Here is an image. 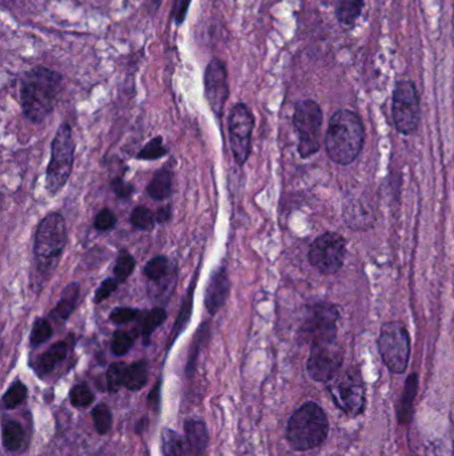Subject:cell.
<instances>
[{
    "label": "cell",
    "mask_w": 454,
    "mask_h": 456,
    "mask_svg": "<svg viewBox=\"0 0 454 456\" xmlns=\"http://www.w3.org/2000/svg\"><path fill=\"white\" fill-rule=\"evenodd\" d=\"M63 89V77L47 67L27 71L20 80V101L25 118L43 122L53 111Z\"/></svg>",
    "instance_id": "cell-1"
},
{
    "label": "cell",
    "mask_w": 454,
    "mask_h": 456,
    "mask_svg": "<svg viewBox=\"0 0 454 456\" xmlns=\"http://www.w3.org/2000/svg\"><path fill=\"white\" fill-rule=\"evenodd\" d=\"M364 141L365 127L360 115L345 108L332 115L325 134V148L332 162L352 165L363 150Z\"/></svg>",
    "instance_id": "cell-2"
},
{
    "label": "cell",
    "mask_w": 454,
    "mask_h": 456,
    "mask_svg": "<svg viewBox=\"0 0 454 456\" xmlns=\"http://www.w3.org/2000/svg\"><path fill=\"white\" fill-rule=\"evenodd\" d=\"M328 418L316 403H305L290 419L287 438L296 450H312L328 436Z\"/></svg>",
    "instance_id": "cell-3"
},
{
    "label": "cell",
    "mask_w": 454,
    "mask_h": 456,
    "mask_svg": "<svg viewBox=\"0 0 454 456\" xmlns=\"http://www.w3.org/2000/svg\"><path fill=\"white\" fill-rule=\"evenodd\" d=\"M75 158V141L68 125L58 128L51 146V159L47 167L46 186L52 195L58 194L71 177Z\"/></svg>",
    "instance_id": "cell-4"
},
{
    "label": "cell",
    "mask_w": 454,
    "mask_h": 456,
    "mask_svg": "<svg viewBox=\"0 0 454 456\" xmlns=\"http://www.w3.org/2000/svg\"><path fill=\"white\" fill-rule=\"evenodd\" d=\"M67 243V228L63 216L52 213L39 223L35 235V258L40 271L53 267Z\"/></svg>",
    "instance_id": "cell-5"
},
{
    "label": "cell",
    "mask_w": 454,
    "mask_h": 456,
    "mask_svg": "<svg viewBox=\"0 0 454 456\" xmlns=\"http://www.w3.org/2000/svg\"><path fill=\"white\" fill-rule=\"evenodd\" d=\"M324 114L317 101L304 99L294 104L293 126L299 135V153L301 158H309L320 150L321 127Z\"/></svg>",
    "instance_id": "cell-6"
},
{
    "label": "cell",
    "mask_w": 454,
    "mask_h": 456,
    "mask_svg": "<svg viewBox=\"0 0 454 456\" xmlns=\"http://www.w3.org/2000/svg\"><path fill=\"white\" fill-rule=\"evenodd\" d=\"M377 347L384 365L391 372H405L410 357V336L401 322H388L382 324Z\"/></svg>",
    "instance_id": "cell-7"
},
{
    "label": "cell",
    "mask_w": 454,
    "mask_h": 456,
    "mask_svg": "<svg viewBox=\"0 0 454 456\" xmlns=\"http://www.w3.org/2000/svg\"><path fill=\"white\" fill-rule=\"evenodd\" d=\"M391 118L396 129L403 135L416 132L421 120V101L412 80H398L391 95Z\"/></svg>",
    "instance_id": "cell-8"
},
{
    "label": "cell",
    "mask_w": 454,
    "mask_h": 456,
    "mask_svg": "<svg viewBox=\"0 0 454 456\" xmlns=\"http://www.w3.org/2000/svg\"><path fill=\"white\" fill-rule=\"evenodd\" d=\"M328 391L335 405L349 417L360 415L365 408V384L357 367L339 374L328 383Z\"/></svg>",
    "instance_id": "cell-9"
},
{
    "label": "cell",
    "mask_w": 454,
    "mask_h": 456,
    "mask_svg": "<svg viewBox=\"0 0 454 456\" xmlns=\"http://www.w3.org/2000/svg\"><path fill=\"white\" fill-rule=\"evenodd\" d=\"M340 319L339 308L335 304L320 302L306 308L300 336L311 346L320 342L337 341V324Z\"/></svg>",
    "instance_id": "cell-10"
},
{
    "label": "cell",
    "mask_w": 454,
    "mask_h": 456,
    "mask_svg": "<svg viewBox=\"0 0 454 456\" xmlns=\"http://www.w3.org/2000/svg\"><path fill=\"white\" fill-rule=\"evenodd\" d=\"M346 256V239L337 232H325L316 238L309 247L308 259L323 275L339 272Z\"/></svg>",
    "instance_id": "cell-11"
},
{
    "label": "cell",
    "mask_w": 454,
    "mask_h": 456,
    "mask_svg": "<svg viewBox=\"0 0 454 456\" xmlns=\"http://www.w3.org/2000/svg\"><path fill=\"white\" fill-rule=\"evenodd\" d=\"M253 127L254 118L252 111L247 104L238 103L229 113L228 131L233 158L240 167L245 165L249 158Z\"/></svg>",
    "instance_id": "cell-12"
},
{
    "label": "cell",
    "mask_w": 454,
    "mask_h": 456,
    "mask_svg": "<svg viewBox=\"0 0 454 456\" xmlns=\"http://www.w3.org/2000/svg\"><path fill=\"white\" fill-rule=\"evenodd\" d=\"M344 362V351L337 341L316 343L311 346L306 369L316 381L329 383L335 379Z\"/></svg>",
    "instance_id": "cell-13"
},
{
    "label": "cell",
    "mask_w": 454,
    "mask_h": 456,
    "mask_svg": "<svg viewBox=\"0 0 454 456\" xmlns=\"http://www.w3.org/2000/svg\"><path fill=\"white\" fill-rule=\"evenodd\" d=\"M205 98L217 118H221L229 96L228 71L226 64L219 59L211 61L204 74Z\"/></svg>",
    "instance_id": "cell-14"
},
{
    "label": "cell",
    "mask_w": 454,
    "mask_h": 456,
    "mask_svg": "<svg viewBox=\"0 0 454 456\" xmlns=\"http://www.w3.org/2000/svg\"><path fill=\"white\" fill-rule=\"evenodd\" d=\"M231 289L226 267L217 268L209 279L205 290V307L211 315H216L226 304Z\"/></svg>",
    "instance_id": "cell-15"
},
{
    "label": "cell",
    "mask_w": 454,
    "mask_h": 456,
    "mask_svg": "<svg viewBox=\"0 0 454 456\" xmlns=\"http://www.w3.org/2000/svg\"><path fill=\"white\" fill-rule=\"evenodd\" d=\"M365 0H336L335 15L342 27L352 28L360 19Z\"/></svg>",
    "instance_id": "cell-16"
},
{
    "label": "cell",
    "mask_w": 454,
    "mask_h": 456,
    "mask_svg": "<svg viewBox=\"0 0 454 456\" xmlns=\"http://www.w3.org/2000/svg\"><path fill=\"white\" fill-rule=\"evenodd\" d=\"M417 388H418V376L416 374L409 375V378L405 381L404 391L401 395L400 403H398V422L401 424H406L412 419V411H413V403L416 399Z\"/></svg>",
    "instance_id": "cell-17"
},
{
    "label": "cell",
    "mask_w": 454,
    "mask_h": 456,
    "mask_svg": "<svg viewBox=\"0 0 454 456\" xmlns=\"http://www.w3.org/2000/svg\"><path fill=\"white\" fill-rule=\"evenodd\" d=\"M79 292H80V286L72 281L70 283L62 293L60 300L56 304V307L52 311V317H58L60 320H65L71 317L72 311L75 310L77 299H79Z\"/></svg>",
    "instance_id": "cell-18"
},
{
    "label": "cell",
    "mask_w": 454,
    "mask_h": 456,
    "mask_svg": "<svg viewBox=\"0 0 454 456\" xmlns=\"http://www.w3.org/2000/svg\"><path fill=\"white\" fill-rule=\"evenodd\" d=\"M67 356V344L64 342L56 343L50 347L44 354L41 355L37 363V371L41 375H46L62 363Z\"/></svg>",
    "instance_id": "cell-19"
},
{
    "label": "cell",
    "mask_w": 454,
    "mask_h": 456,
    "mask_svg": "<svg viewBox=\"0 0 454 456\" xmlns=\"http://www.w3.org/2000/svg\"><path fill=\"white\" fill-rule=\"evenodd\" d=\"M147 192L155 201H163L172 192V174L167 168H163L152 177Z\"/></svg>",
    "instance_id": "cell-20"
},
{
    "label": "cell",
    "mask_w": 454,
    "mask_h": 456,
    "mask_svg": "<svg viewBox=\"0 0 454 456\" xmlns=\"http://www.w3.org/2000/svg\"><path fill=\"white\" fill-rule=\"evenodd\" d=\"M148 380V367L145 362H136L127 366L124 375V387L131 391H138L145 386Z\"/></svg>",
    "instance_id": "cell-21"
},
{
    "label": "cell",
    "mask_w": 454,
    "mask_h": 456,
    "mask_svg": "<svg viewBox=\"0 0 454 456\" xmlns=\"http://www.w3.org/2000/svg\"><path fill=\"white\" fill-rule=\"evenodd\" d=\"M197 272L195 275V279L192 280L190 283V289H188V292L186 293L184 296V300H183V304H181V310L179 312V317L176 319V323H175V327L172 329V341L171 343L174 342L177 338V335L183 331V329L187 327L188 322L190 319V312H192V300H193V291H195V287H196V279H197Z\"/></svg>",
    "instance_id": "cell-22"
},
{
    "label": "cell",
    "mask_w": 454,
    "mask_h": 456,
    "mask_svg": "<svg viewBox=\"0 0 454 456\" xmlns=\"http://www.w3.org/2000/svg\"><path fill=\"white\" fill-rule=\"evenodd\" d=\"M186 432H187V439L192 448L196 454H202L207 441H208V433L207 429L202 422L196 420H190L186 423Z\"/></svg>",
    "instance_id": "cell-23"
},
{
    "label": "cell",
    "mask_w": 454,
    "mask_h": 456,
    "mask_svg": "<svg viewBox=\"0 0 454 456\" xmlns=\"http://www.w3.org/2000/svg\"><path fill=\"white\" fill-rule=\"evenodd\" d=\"M25 435L16 422H7L3 426V444L8 451H18L25 445Z\"/></svg>",
    "instance_id": "cell-24"
},
{
    "label": "cell",
    "mask_w": 454,
    "mask_h": 456,
    "mask_svg": "<svg viewBox=\"0 0 454 456\" xmlns=\"http://www.w3.org/2000/svg\"><path fill=\"white\" fill-rule=\"evenodd\" d=\"M165 319L167 314L163 308H153L145 315L141 324V336L144 344H150L153 331L159 329L164 323Z\"/></svg>",
    "instance_id": "cell-25"
},
{
    "label": "cell",
    "mask_w": 454,
    "mask_h": 456,
    "mask_svg": "<svg viewBox=\"0 0 454 456\" xmlns=\"http://www.w3.org/2000/svg\"><path fill=\"white\" fill-rule=\"evenodd\" d=\"M134 268H135L134 256L126 250H122L117 255L114 268L115 277L119 280V283L126 281L128 277L132 274Z\"/></svg>",
    "instance_id": "cell-26"
},
{
    "label": "cell",
    "mask_w": 454,
    "mask_h": 456,
    "mask_svg": "<svg viewBox=\"0 0 454 456\" xmlns=\"http://www.w3.org/2000/svg\"><path fill=\"white\" fill-rule=\"evenodd\" d=\"M156 216L144 205L136 207L131 214V224L141 231H150L155 226Z\"/></svg>",
    "instance_id": "cell-27"
},
{
    "label": "cell",
    "mask_w": 454,
    "mask_h": 456,
    "mask_svg": "<svg viewBox=\"0 0 454 456\" xmlns=\"http://www.w3.org/2000/svg\"><path fill=\"white\" fill-rule=\"evenodd\" d=\"M169 270V262L165 256H156L144 267V275L151 280H160L164 278Z\"/></svg>",
    "instance_id": "cell-28"
},
{
    "label": "cell",
    "mask_w": 454,
    "mask_h": 456,
    "mask_svg": "<svg viewBox=\"0 0 454 456\" xmlns=\"http://www.w3.org/2000/svg\"><path fill=\"white\" fill-rule=\"evenodd\" d=\"M163 445H164L165 456H187L183 441L174 431H164Z\"/></svg>",
    "instance_id": "cell-29"
},
{
    "label": "cell",
    "mask_w": 454,
    "mask_h": 456,
    "mask_svg": "<svg viewBox=\"0 0 454 456\" xmlns=\"http://www.w3.org/2000/svg\"><path fill=\"white\" fill-rule=\"evenodd\" d=\"M165 153H167V150L163 146V138L156 137V138L150 140L143 147V150L138 153V159H141V160H156V159L164 156Z\"/></svg>",
    "instance_id": "cell-30"
},
{
    "label": "cell",
    "mask_w": 454,
    "mask_h": 456,
    "mask_svg": "<svg viewBox=\"0 0 454 456\" xmlns=\"http://www.w3.org/2000/svg\"><path fill=\"white\" fill-rule=\"evenodd\" d=\"M52 336V327L47 319L39 317L31 331V344L34 347H38L40 344L47 342Z\"/></svg>",
    "instance_id": "cell-31"
},
{
    "label": "cell",
    "mask_w": 454,
    "mask_h": 456,
    "mask_svg": "<svg viewBox=\"0 0 454 456\" xmlns=\"http://www.w3.org/2000/svg\"><path fill=\"white\" fill-rule=\"evenodd\" d=\"M92 418L95 423V429L99 433H107L108 431L111 430L112 415L107 405H99L98 407H95V410L92 411Z\"/></svg>",
    "instance_id": "cell-32"
},
{
    "label": "cell",
    "mask_w": 454,
    "mask_h": 456,
    "mask_svg": "<svg viewBox=\"0 0 454 456\" xmlns=\"http://www.w3.org/2000/svg\"><path fill=\"white\" fill-rule=\"evenodd\" d=\"M27 398V388L25 384L20 381H16L11 386V388L4 393L3 396V405L6 408H15L22 405Z\"/></svg>",
    "instance_id": "cell-33"
},
{
    "label": "cell",
    "mask_w": 454,
    "mask_h": 456,
    "mask_svg": "<svg viewBox=\"0 0 454 456\" xmlns=\"http://www.w3.org/2000/svg\"><path fill=\"white\" fill-rule=\"evenodd\" d=\"M127 366L124 363H114L108 368L107 372V381L110 391L116 393L122 386H124V375H126Z\"/></svg>",
    "instance_id": "cell-34"
},
{
    "label": "cell",
    "mask_w": 454,
    "mask_h": 456,
    "mask_svg": "<svg viewBox=\"0 0 454 456\" xmlns=\"http://www.w3.org/2000/svg\"><path fill=\"white\" fill-rule=\"evenodd\" d=\"M134 344V339L131 338V335L126 332V331H116L111 342V350L115 355L117 356H123L126 355L131 347Z\"/></svg>",
    "instance_id": "cell-35"
},
{
    "label": "cell",
    "mask_w": 454,
    "mask_h": 456,
    "mask_svg": "<svg viewBox=\"0 0 454 456\" xmlns=\"http://www.w3.org/2000/svg\"><path fill=\"white\" fill-rule=\"evenodd\" d=\"M139 310L129 308V307H117L111 312L110 319L115 324H126L132 320H135L139 315Z\"/></svg>",
    "instance_id": "cell-36"
},
{
    "label": "cell",
    "mask_w": 454,
    "mask_h": 456,
    "mask_svg": "<svg viewBox=\"0 0 454 456\" xmlns=\"http://www.w3.org/2000/svg\"><path fill=\"white\" fill-rule=\"evenodd\" d=\"M70 398H71V403L75 407H86L92 402L93 395L89 391L87 386L80 384V386H76L71 390Z\"/></svg>",
    "instance_id": "cell-37"
},
{
    "label": "cell",
    "mask_w": 454,
    "mask_h": 456,
    "mask_svg": "<svg viewBox=\"0 0 454 456\" xmlns=\"http://www.w3.org/2000/svg\"><path fill=\"white\" fill-rule=\"evenodd\" d=\"M116 216L110 208H104L95 217L93 226L99 231H108L116 226Z\"/></svg>",
    "instance_id": "cell-38"
},
{
    "label": "cell",
    "mask_w": 454,
    "mask_h": 456,
    "mask_svg": "<svg viewBox=\"0 0 454 456\" xmlns=\"http://www.w3.org/2000/svg\"><path fill=\"white\" fill-rule=\"evenodd\" d=\"M119 286V280L117 279H105L100 284V287L96 290L95 293V303L99 304L105 300L107 298H110L112 295V292L116 291Z\"/></svg>",
    "instance_id": "cell-39"
},
{
    "label": "cell",
    "mask_w": 454,
    "mask_h": 456,
    "mask_svg": "<svg viewBox=\"0 0 454 456\" xmlns=\"http://www.w3.org/2000/svg\"><path fill=\"white\" fill-rule=\"evenodd\" d=\"M111 187H112V190H114L115 195H116L117 198H120V199H128V198H131V195H132V192H134L132 184L126 183V182H124L123 179H120V177H116V179L112 180Z\"/></svg>",
    "instance_id": "cell-40"
},
{
    "label": "cell",
    "mask_w": 454,
    "mask_h": 456,
    "mask_svg": "<svg viewBox=\"0 0 454 456\" xmlns=\"http://www.w3.org/2000/svg\"><path fill=\"white\" fill-rule=\"evenodd\" d=\"M190 0H177L175 7V20L177 25H181L186 19V15L188 13Z\"/></svg>",
    "instance_id": "cell-41"
},
{
    "label": "cell",
    "mask_w": 454,
    "mask_h": 456,
    "mask_svg": "<svg viewBox=\"0 0 454 456\" xmlns=\"http://www.w3.org/2000/svg\"><path fill=\"white\" fill-rule=\"evenodd\" d=\"M155 216H156V222H159V223H165V222H168L169 217H171V208H169V205H165L163 208H160V210L155 214Z\"/></svg>",
    "instance_id": "cell-42"
},
{
    "label": "cell",
    "mask_w": 454,
    "mask_h": 456,
    "mask_svg": "<svg viewBox=\"0 0 454 456\" xmlns=\"http://www.w3.org/2000/svg\"><path fill=\"white\" fill-rule=\"evenodd\" d=\"M159 388H160V381L155 386V388L152 390V393L150 395V398H148L150 403H151L153 407H156L157 403H159Z\"/></svg>",
    "instance_id": "cell-43"
},
{
    "label": "cell",
    "mask_w": 454,
    "mask_h": 456,
    "mask_svg": "<svg viewBox=\"0 0 454 456\" xmlns=\"http://www.w3.org/2000/svg\"><path fill=\"white\" fill-rule=\"evenodd\" d=\"M19 0H1V6L4 7V8H10V7H13V4L15 3H18Z\"/></svg>",
    "instance_id": "cell-44"
},
{
    "label": "cell",
    "mask_w": 454,
    "mask_h": 456,
    "mask_svg": "<svg viewBox=\"0 0 454 456\" xmlns=\"http://www.w3.org/2000/svg\"><path fill=\"white\" fill-rule=\"evenodd\" d=\"M452 40H453L454 44V10L453 15H452Z\"/></svg>",
    "instance_id": "cell-45"
}]
</instances>
